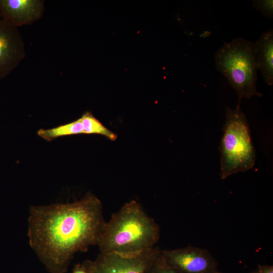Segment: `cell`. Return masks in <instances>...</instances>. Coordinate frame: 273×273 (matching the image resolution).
Listing matches in <instances>:
<instances>
[{
	"label": "cell",
	"mask_w": 273,
	"mask_h": 273,
	"mask_svg": "<svg viewBox=\"0 0 273 273\" xmlns=\"http://www.w3.org/2000/svg\"><path fill=\"white\" fill-rule=\"evenodd\" d=\"M101 201L91 193L72 203L31 206V248L50 273L67 271L74 254L97 245L106 223Z\"/></svg>",
	"instance_id": "cell-1"
},
{
	"label": "cell",
	"mask_w": 273,
	"mask_h": 273,
	"mask_svg": "<svg viewBox=\"0 0 273 273\" xmlns=\"http://www.w3.org/2000/svg\"><path fill=\"white\" fill-rule=\"evenodd\" d=\"M159 238L158 224L131 200L106 222L97 245L100 252L133 254L154 248Z\"/></svg>",
	"instance_id": "cell-2"
},
{
	"label": "cell",
	"mask_w": 273,
	"mask_h": 273,
	"mask_svg": "<svg viewBox=\"0 0 273 273\" xmlns=\"http://www.w3.org/2000/svg\"><path fill=\"white\" fill-rule=\"evenodd\" d=\"M216 69L236 92L240 104L242 98L263 95L256 89L257 67L254 42L241 37L225 42L215 54Z\"/></svg>",
	"instance_id": "cell-3"
},
{
	"label": "cell",
	"mask_w": 273,
	"mask_h": 273,
	"mask_svg": "<svg viewBox=\"0 0 273 273\" xmlns=\"http://www.w3.org/2000/svg\"><path fill=\"white\" fill-rule=\"evenodd\" d=\"M221 154V177L251 169L256 152L245 114L237 104L235 109L226 107V119L219 146Z\"/></svg>",
	"instance_id": "cell-4"
},
{
	"label": "cell",
	"mask_w": 273,
	"mask_h": 273,
	"mask_svg": "<svg viewBox=\"0 0 273 273\" xmlns=\"http://www.w3.org/2000/svg\"><path fill=\"white\" fill-rule=\"evenodd\" d=\"M160 251L155 247L133 254L100 252L95 260H86L81 264L87 273H144Z\"/></svg>",
	"instance_id": "cell-5"
},
{
	"label": "cell",
	"mask_w": 273,
	"mask_h": 273,
	"mask_svg": "<svg viewBox=\"0 0 273 273\" xmlns=\"http://www.w3.org/2000/svg\"><path fill=\"white\" fill-rule=\"evenodd\" d=\"M160 256L168 266L179 273H214L217 262L207 250L187 246L161 250Z\"/></svg>",
	"instance_id": "cell-6"
},
{
	"label": "cell",
	"mask_w": 273,
	"mask_h": 273,
	"mask_svg": "<svg viewBox=\"0 0 273 273\" xmlns=\"http://www.w3.org/2000/svg\"><path fill=\"white\" fill-rule=\"evenodd\" d=\"M25 44L18 30L0 17V79L9 75L25 57Z\"/></svg>",
	"instance_id": "cell-7"
},
{
	"label": "cell",
	"mask_w": 273,
	"mask_h": 273,
	"mask_svg": "<svg viewBox=\"0 0 273 273\" xmlns=\"http://www.w3.org/2000/svg\"><path fill=\"white\" fill-rule=\"evenodd\" d=\"M44 11L42 0H0L1 16L17 28L37 21Z\"/></svg>",
	"instance_id": "cell-8"
},
{
	"label": "cell",
	"mask_w": 273,
	"mask_h": 273,
	"mask_svg": "<svg viewBox=\"0 0 273 273\" xmlns=\"http://www.w3.org/2000/svg\"><path fill=\"white\" fill-rule=\"evenodd\" d=\"M254 51L258 70L269 86L273 84V30L263 32L254 42Z\"/></svg>",
	"instance_id": "cell-9"
},
{
	"label": "cell",
	"mask_w": 273,
	"mask_h": 273,
	"mask_svg": "<svg viewBox=\"0 0 273 273\" xmlns=\"http://www.w3.org/2000/svg\"><path fill=\"white\" fill-rule=\"evenodd\" d=\"M83 133L80 118L73 122L49 129H40L37 131L39 136L48 142L58 138Z\"/></svg>",
	"instance_id": "cell-10"
},
{
	"label": "cell",
	"mask_w": 273,
	"mask_h": 273,
	"mask_svg": "<svg viewBox=\"0 0 273 273\" xmlns=\"http://www.w3.org/2000/svg\"><path fill=\"white\" fill-rule=\"evenodd\" d=\"M80 119L83 133L102 135L111 141L117 139V135L105 126L90 112H85Z\"/></svg>",
	"instance_id": "cell-11"
},
{
	"label": "cell",
	"mask_w": 273,
	"mask_h": 273,
	"mask_svg": "<svg viewBox=\"0 0 273 273\" xmlns=\"http://www.w3.org/2000/svg\"><path fill=\"white\" fill-rule=\"evenodd\" d=\"M144 273H179L166 264L160 256V252Z\"/></svg>",
	"instance_id": "cell-12"
},
{
	"label": "cell",
	"mask_w": 273,
	"mask_h": 273,
	"mask_svg": "<svg viewBox=\"0 0 273 273\" xmlns=\"http://www.w3.org/2000/svg\"><path fill=\"white\" fill-rule=\"evenodd\" d=\"M253 7L260 11L266 18L273 16V1L271 0L253 1Z\"/></svg>",
	"instance_id": "cell-13"
},
{
	"label": "cell",
	"mask_w": 273,
	"mask_h": 273,
	"mask_svg": "<svg viewBox=\"0 0 273 273\" xmlns=\"http://www.w3.org/2000/svg\"><path fill=\"white\" fill-rule=\"evenodd\" d=\"M258 269L260 273H273L272 265H259Z\"/></svg>",
	"instance_id": "cell-14"
},
{
	"label": "cell",
	"mask_w": 273,
	"mask_h": 273,
	"mask_svg": "<svg viewBox=\"0 0 273 273\" xmlns=\"http://www.w3.org/2000/svg\"><path fill=\"white\" fill-rule=\"evenodd\" d=\"M72 273H87L81 264L78 263L75 265Z\"/></svg>",
	"instance_id": "cell-15"
},
{
	"label": "cell",
	"mask_w": 273,
	"mask_h": 273,
	"mask_svg": "<svg viewBox=\"0 0 273 273\" xmlns=\"http://www.w3.org/2000/svg\"><path fill=\"white\" fill-rule=\"evenodd\" d=\"M250 273H260L259 269L257 268V269L250 272Z\"/></svg>",
	"instance_id": "cell-16"
},
{
	"label": "cell",
	"mask_w": 273,
	"mask_h": 273,
	"mask_svg": "<svg viewBox=\"0 0 273 273\" xmlns=\"http://www.w3.org/2000/svg\"><path fill=\"white\" fill-rule=\"evenodd\" d=\"M214 273H222V272H220L218 270H217V271L215 272Z\"/></svg>",
	"instance_id": "cell-17"
},
{
	"label": "cell",
	"mask_w": 273,
	"mask_h": 273,
	"mask_svg": "<svg viewBox=\"0 0 273 273\" xmlns=\"http://www.w3.org/2000/svg\"><path fill=\"white\" fill-rule=\"evenodd\" d=\"M1 17V14H0V17Z\"/></svg>",
	"instance_id": "cell-18"
}]
</instances>
